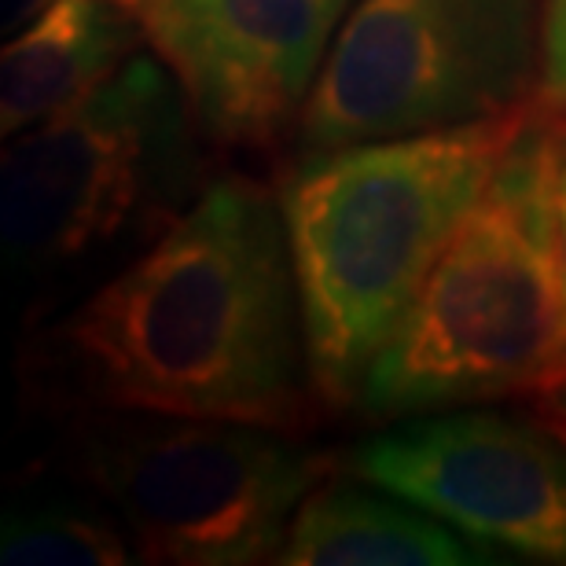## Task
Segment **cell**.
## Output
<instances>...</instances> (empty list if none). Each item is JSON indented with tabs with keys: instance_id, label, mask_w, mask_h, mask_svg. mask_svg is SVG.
Returning <instances> with one entry per match:
<instances>
[{
	"instance_id": "6da1fadb",
	"label": "cell",
	"mask_w": 566,
	"mask_h": 566,
	"mask_svg": "<svg viewBox=\"0 0 566 566\" xmlns=\"http://www.w3.org/2000/svg\"><path fill=\"white\" fill-rule=\"evenodd\" d=\"M44 416L163 412L310 434L316 390L280 191L213 174L185 218L19 346Z\"/></svg>"
},
{
	"instance_id": "7a4b0ae2",
	"label": "cell",
	"mask_w": 566,
	"mask_h": 566,
	"mask_svg": "<svg viewBox=\"0 0 566 566\" xmlns=\"http://www.w3.org/2000/svg\"><path fill=\"white\" fill-rule=\"evenodd\" d=\"M541 99L471 126L294 155L280 177L310 365L327 412L360 390Z\"/></svg>"
},
{
	"instance_id": "3957f363",
	"label": "cell",
	"mask_w": 566,
	"mask_h": 566,
	"mask_svg": "<svg viewBox=\"0 0 566 566\" xmlns=\"http://www.w3.org/2000/svg\"><path fill=\"white\" fill-rule=\"evenodd\" d=\"M213 158L151 49L82 104L8 137L0 218L22 321L77 302L174 229L218 174Z\"/></svg>"
},
{
	"instance_id": "277c9868",
	"label": "cell",
	"mask_w": 566,
	"mask_h": 566,
	"mask_svg": "<svg viewBox=\"0 0 566 566\" xmlns=\"http://www.w3.org/2000/svg\"><path fill=\"white\" fill-rule=\"evenodd\" d=\"M566 379L556 254V107L512 140L360 390L357 416L496 405Z\"/></svg>"
},
{
	"instance_id": "5b68a950",
	"label": "cell",
	"mask_w": 566,
	"mask_h": 566,
	"mask_svg": "<svg viewBox=\"0 0 566 566\" xmlns=\"http://www.w3.org/2000/svg\"><path fill=\"white\" fill-rule=\"evenodd\" d=\"M60 420L55 471L118 518L140 563H276L298 504L338 468L310 434L262 423L163 412Z\"/></svg>"
},
{
	"instance_id": "8992f818",
	"label": "cell",
	"mask_w": 566,
	"mask_h": 566,
	"mask_svg": "<svg viewBox=\"0 0 566 566\" xmlns=\"http://www.w3.org/2000/svg\"><path fill=\"white\" fill-rule=\"evenodd\" d=\"M545 0H357L294 151H338L507 115L541 99Z\"/></svg>"
},
{
	"instance_id": "52a82bcc",
	"label": "cell",
	"mask_w": 566,
	"mask_h": 566,
	"mask_svg": "<svg viewBox=\"0 0 566 566\" xmlns=\"http://www.w3.org/2000/svg\"><path fill=\"white\" fill-rule=\"evenodd\" d=\"M338 468L485 548L566 566V441L541 416L479 405L401 416L346 449Z\"/></svg>"
},
{
	"instance_id": "ba28073f",
	"label": "cell",
	"mask_w": 566,
	"mask_h": 566,
	"mask_svg": "<svg viewBox=\"0 0 566 566\" xmlns=\"http://www.w3.org/2000/svg\"><path fill=\"white\" fill-rule=\"evenodd\" d=\"M357 0H147V49L169 66L218 155L294 144L327 52Z\"/></svg>"
},
{
	"instance_id": "9c48e42d",
	"label": "cell",
	"mask_w": 566,
	"mask_h": 566,
	"mask_svg": "<svg viewBox=\"0 0 566 566\" xmlns=\"http://www.w3.org/2000/svg\"><path fill=\"white\" fill-rule=\"evenodd\" d=\"M147 33L115 0H33L0 52V133L15 137L111 82Z\"/></svg>"
},
{
	"instance_id": "30bf717a",
	"label": "cell",
	"mask_w": 566,
	"mask_h": 566,
	"mask_svg": "<svg viewBox=\"0 0 566 566\" xmlns=\"http://www.w3.org/2000/svg\"><path fill=\"white\" fill-rule=\"evenodd\" d=\"M283 566H471L501 563L423 507L335 468L310 490L280 548Z\"/></svg>"
},
{
	"instance_id": "8fae6325",
	"label": "cell",
	"mask_w": 566,
	"mask_h": 566,
	"mask_svg": "<svg viewBox=\"0 0 566 566\" xmlns=\"http://www.w3.org/2000/svg\"><path fill=\"white\" fill-rule=\"evenodd\" d=\"M4 566H126L140 563L129 534L96 496L74 482L27 490L0 526Z\"/></svg>"
},
{
	"instance_id": "7c38bea8",
	"label": "cell",
	"mask_w": 566,
	"mask_h": 566,
	"mask_svg": "<svg viewBox=\"0 0 566 566\" xmlns=\"http://www.w3.org/2000/svg\"><path fill=\"white\" fill-rule=\"evenodd\" d=\"M541 99L566 115V0H545V66Z\"/></svg>"
},
{
	"instance_id": "4fadbf2b",
	"label": "cell",
	"mask_w": 566,
	"mask_h": 566,
	"mask_svg": "<svg viewBox=\"0 0 566 566\" xmlns=\"http://www.w3.org/2000/svg\"><path fill=\"white\" fill-rule=\"evenodd\" d=\"M556 254L563 280V324H566V115L556 111Z\"/></svg>"
},
{
	"instance_id": "5bb4252c",
	"label": "cell",
	"mask_w": 566,
	"mask_h": 566,
	"mask_svg": "<svg viewBox=\"0 0 566 566\" xmlns=\"http://www.w3.org/2000/svg\"><path fill=\"white\" fill-rule=\"evenodd\" d=\"M537 416H545V420H566V379L559 387H552L548 394H541L534 401Z\"/></svg>"
},
{
	"instance_id": "9a60e30c",
	"label": "cell",
	"mask_w": 566,
	"mask_h": 566,
	"mask_svg": "<svg viewBox=\"0 0 566 566\" xmlns=\"http://www.w3.org/2000/svg\"><path fill=\"white\" fill-rule=\"evenodd\" d=\"M115 4H122V8H129V11H137V15H140V11H144V4H147V0H115Z\"/></svg>"
},
{
	"instance_id": "2e32d148",
	"label": "cell",
	"mask_w": 566,
	"mask_h": 566,
	"mask_svg": "<svg viewBox=\"0 0 566 566\" xmlns=\"http://www.w3.org/2000/svg\"><path fill=\"white\" fill-rule=\"evenodd\" d=\"M541 420H545V416H541ZM548 423H552V430H556V434L566 441V420H548Z\"/></svg>"
}]
</instances>
